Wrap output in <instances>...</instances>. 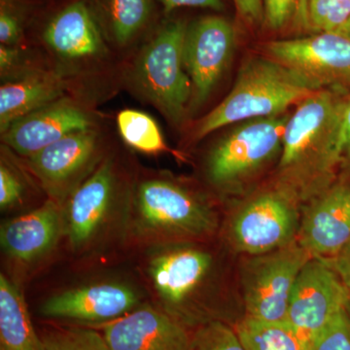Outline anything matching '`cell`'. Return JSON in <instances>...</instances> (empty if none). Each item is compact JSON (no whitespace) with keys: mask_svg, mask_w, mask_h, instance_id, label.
I'll list each match as a JSON object with an SVG mask.
<instances>
[{"mask_svg":"<svg viewBox=\"0 0 350 350\" xmlns=\"http://www.w3.org/2000/svg\"><path fill=\"white\" fill-rule=\"evenodd\" d=\"M317 91L312 82L275 59L250 57L239 69L229 94L200 120L195 139L231 124L284 114L288 107Z\"/></svg>","mask_w":350,"mask_h":350,"instance_id":"1","label":"cell"},{"mask_svg":"<svg viewBox=\"0 0 350 350\" xmlns=\"http://www.w3.org/2000/svg\"><path fill=\"white\" fill-rule=\"evenodd\" d=\"M126 228L137 241L152 244L200 238L213 232L211 207L185 188L160 177L144 179L131 194Z\"/></svg>","mask_w":350,"mask_h":350,"instance_id":"2","label":"cell"},{"mask_svg":"<svg viewBox=\"0 0 350 350\" xmlns=\"http://www.w3.org/2000/svg\"><path fill=\"white\" fill-rule=\"evenodd\" d=\"M187 25L174 21L154 34L135 59L131 83L137 94L180 125L190 108L193 86L184 64Z\"/></svg>","mask_w":350,"mask_h":350,"instance_id":"3","label":"cell"},{"mask_svg":"<svg viewBox=\"0 0 350 350\" xmlns=\"http://www.w3.org/2000/svg\"><path fill=\"white\" fill-rule=\"evenodd\" d=\"M130 202L114 162L103 160L63 206L70 250L80 255L98 250L117 223L128 222Z\"/></svg>","mask_w":350,"mask_h":350,"instance_id":"4","label":"cell"},{"mask_svg":"<svg viewBox=\"0 0 350 350\" xmlns=\"http://www.w3.org/2000/svg\"><path fill=\"white\" fill-rule=\"evenodd\" d=\"M345 98L321 89L299 103L283 133L280 167L290 170L317 160L322 169L338 163L337 144Z\"/></svg>","mask_w":350,"mask_h":350,"instance_id":"5","label":"cell"},{"mask_svg":"<svg viewBox=\"0 0 350 350\" xmlns=\"http://www.w3.org/2000/svg\"><path fill=\"white\" fill-rule=\"evenodd\" d=\"M312 258L300 243L292 241L246 262L243 285L247 317L262 321H287L295 282Z\"/></svg>","mask_w":350,"mask_h":350,"instance_id":"6","label":"cell"},{"mask_svg":"<svg viewBox=\"0 0 350 350\" xmlns=\"http://www.w3.org/2000/svg\"><path fill=\"white\" fill-rule=\"evenodd\" d=\"M288 115L246 121L209 153L206 172L214 185L227 186L254 172L282 147Z\"/></svg>","mask_w":350,"mask_h":350,"instance_id":"7","label":"cell"},{"mask_svg":"<svg viewBox=\"0 0 350 350\" xmlns=\"http://www.w3.org/2000/svg\"><path fill=\"white\" fill-rule=\"evenodd\" d=\"M25 159L49 199L61 206L103 161L94 129L69 135Z\"/></svg>","mask_w":350,"mask_h":350,"instance_id":"8","label":"cell"},{"mask_svg":"<svg viewBox=\"0 0 350 350\" xmlns=\"http://www.w3.org/2000/svg\"><path fill=\"white\" fill-rule=\"evenodd\" d=\"M268 57L296 71L319 90L350 85V38L320 32L304 38L269 41Z\"/></svg>","mask_w":350,"mask_h":350,"instance_id":"9","label":"cell"},{"mask_svg":"<svg viewBox=\"0 0 350 350\" xmlns=\"http://www.w3.org/2000/svg\"><path fill=\"white\" fill-rule=\"evenodd\" d=\"M350 292L337 273L321 259L312 258L301 269L288 306L287 321L306 344L340 310Z\"/></svg>","mask_w":350,"mask_h":350,"instance_id":"10","label":"cell"},{"mask_svg":"<svg viewBox=\"0 0 350 350\" xmlns=\"http://www.w3.org/2000/svg\"><path fill=\"white\" fill-rule=\"evenodd\" d=\"M234 43L236 31L225 18L208 16L187 27L184 64L193 86L190 109L208 100L227 68Z\"/></svg>","mask_w":350,"mask_h":350,"instance_id":"11","label":"cell"},{"mask_svg":"<svg viewBox=\"0 0 350 350\" xmlns=\"http://www.w3.org/2000/svg\"><path fill=\"white\" fill-rule=\"evenodd\" d=\"M213 267V256L190 246L158 245L149 255L147 273L165 312L176 317L177 310L199 289Z\"/></svg>","mask_w":350,"mask_h":350,"instance_id":"12","label":"cell"},{"mask_svg":"<svg viewBox=\"0 0 350 350\" xmlns=\"http://www.w3.org/2000/svg\"><path fill=\"white\" fill-rule=\"evenodd\" d=\"M298 219L285 197L266 194L247 204L234 218L232 239L237 250L247 254H266L293 241Z\"/></svg>","mask_w":350,"mask_h":350,"instance_id":"13","label":"cell"},{"mask_svg":"<svg viewBox=\"0 0 350 350\" xmlns=\"http://www.w3.org/2000/svg\"><path fill=\"white\" fill-rule=\"evenodd\" d=\"M101 325L110 350H194L184 323L152 306H137Z\"/></svg>","mask_w":350,"mask_h":350,"instance_id":"14","label":"cell"},{"mask_svg":"<svg viewBox=\"0 0 350 350\" xmlns=\"http://www.w3.org/2000/svg\"><path fill=\"white\" fill-rule=\"evenodd\" d=\"M139 301V294L131 285L98 282L51 296L39 312L49 319L105 324L137 308Z\"/></svg>","mask_w":350,"mask_h":350,"instance_id":"15","label":"cell"},{"mask_svg":"<svg viewBox=\"0 0 350 350\" xmlns=\"http://www.w3.org/2000/svg\"><path fill=\"white\" fill-rule=\"evenodd\" d=\"M93 125L84 109L62 98L14 122L1 133V138L6 147L29 158L62 138L93 129Z\"/></svg>","mask_w":350,"mask_h":350,"instance_id":"16","label":"cell"},{"mask_svg":"<svg viewBox=\"0 0 350 350\" xmlns=\"http://www.w3.org/2000/svg\"><path fill=\"white\" fill-rule=\"evenodd\" d=\"M63 236L64 207L51 199L19 217L3 221L0 227L4 254L24 266L49 256Z\"/></svg>","mask_w":350,"mask_h":350,"instance_id":"17","label":"cell"},{"mask_svg":"<svg viewBox=\"0 0 350 350\" xmlns=\"http://www.w3.org/2000/svg\"><path fill=\"white\" fill-rule=\"evenodd\" d=\"M43 39L51 52L66 63H91L107 54L96 18L84 1L73 2L53 17Z\"/></svg>","mask_w":350,"mask_h":350,"instance_id":"18","label":"cell"},{"mask_svg":"<svg viewBox=\"0 0 350 350\" xmlns=\"http://www.w3.org/2000/svg\"><path fill=\"white\" fill-rule=\"evenodd\" d=\"M350 241V186L337 185L306 213L300 230L301 247L310 256L330 259Z\"/></svg>","mask_w":350,"mask_h":350,"instance_id":"19","label":"cell"},{"mask_svg":"<svg viewBox=\"0 0 350 350\" xmlns=\"http://www.w3.org/2000/svg\"><path fill=\"white\" fill-rule=\"evenodd\" d=\"M66 82L55 71L33 69L0 88V131L59 98H64Z\"/></svg>","mask_w":350,"mask_h":350,"instance_id":"20","label":"cell"},{"mask_svg":"<svg viewBox=\"0 0 350 350\" xmlns=\"http://www.w3.org/2000/svg\"><path fill=\"white\" fill-rule=\"evenodd\" d=\"M0 350H42L22 292L3 273L0 275Z\"/></svg>","mask_w":350,"mask_h":350,"instance_id":"21","label":"cell"},{"mask_svg":"<svg viewBox=\"0 0 350 350\" xmlns=\"http://www.w3.org/2000/svg\"><path fill=\"white\" fill-rule=\"evenodd\" d=\"M244 350H308V344L288 321L247 317L236 328Z\"/></svg>","mask_w":350,"mask_h":350,"instance_id":"22","label":"cell"},{"mask_svg":"<svg viewBox=\"0 0 350 350\" xmlns=\"http://www.w3.org/2000/svg\"><path fill=\"white\" fill-rule=\"evenodd\" d=\"M151 0H107L105 25L107 38L124 47L133 40L150 19Z\"/></svg>","mask_w":350,"mask_h":350,"instance_id":"23","label":"cell"},{"mask_svg":"<svg viewBox=\"0 0 350 350\" xmlns=\"http://www.w3.org/2000/svg\"><path fill=\"white\" fill-rule=\"evenodd\" d=\"M117 126L124 142L135 150L152 155L170 150L158 124L146 113L123 110L117 116Z\"/></svg>","mask_w":350,"mask_h":350,"instance_id":"24","label":"cell"},{"mask_svg":"<svg viewBox=\"0 0 350 350\" xmlns=\"http://www.w3.org/2000/svg\"><path fill=\"white\" fill-rule=\"evenodd\" d=\"M42 350H110L105 337L85 328L59 329L41 337Z\"/></svg>","mask_w":350,"mask_h":350,"instance_id":"25","label":"cell"},{"mask_svg":"<svg viewBox=\"0 0 350 350\" xmlns=\"http://www.w3.org/2000/svg\"><path fill=\"white\" fill-rule=\"evenodd\" d=\"M264 21L269 29L280 31L288 25L310 27L308 0H262Z\"/></svg>","mask_w":350,"mask_h":350,"instance_id":"26","label":"cell"},{"mask_svg":"<svg viewBox=\"0 0 350 350\" xmlns=\"http://www.w3.org/2000/svg\"><path fill=\"white\" fill-rule=\"evenodd\" d=\"M310 27L335 32L350 17V0H308Z\"/></svg>","mask_w":350,"mask_h":350,"instance_id":"27","label":"cell"},{"mask_svg":"<svg viewBox=\"0 0 350 350\" xmlns=\"http://www.w3.org/2000/svg\"><path fill=\"white\" fill-rule=\"evenodd\" d=\"M194 350H244L238 333L223 322L202 324L193 336Z\"/></svg>","mask_w":350,"mask_h":350,"instance_id":"28","label":"cell"},{"mask_svg":"<svg viewBox=\"0 0 350 350\" xmlns=\"http://www.w3.org/2000/svg\"><path fill=\"white\" fill-rule=\"evenodd\" d=\"M308 350H350V315L347 308L313 336Z\"/></svg>","mask_w":350,"mask_h":350,"instance_id":"29","label":"cell"},{"mask_svg":"<svg viewBox=\"0 0 350 350\" xmlns=\"http://www.w3.org/2000/svg\"><path fill=\"white\" fill-rule=\"evenodd\" d=\"M25 183L19 172L12 167L3 154L0 163V207L2 211L15 208L22 204Z\"/></svg>","mask_w":350,"mask_h":350,"instance_id":"30","label":"cell"},{"mask_svg":"<svg viewBox=\"0 0 350 350\" xmlns=\"http://www.w3.org/2000/svg\"><path fill=\"white\" fill-rule=\"evenodd\" d=\"M19 13L8 0H1L0 9V42L1 45L17 47L23 38V25Z\"/></svg>","mask_w":350,"mask_h":350,"instance_id":"31","label":"cell"},{"mask_svg":"<svg viewBox=\"0 0 350 350\" xmlns=\"http://www.w3.org/2000/svg\"><path fill=\"white\" fill-rule=\"evenodd\" d=\"M31 68L25 59V54L17 47L1 45L0 47V72L2 79L5 78V82L16 79L25 73L33 70Z\"/></svg>","mask_w":350,"mask_h":350,"instance_id":"32","label":"cell"},{"mask_svg":"<svg viewBox=\"0 0 350 350\" xmlns=\"http://www.w3.org/2000/svg\"><path fill=\"white\" fill-rule=\"evenodd\" d=\"M338 163L350 167V98L345 100L337 144Z\"/></svg>","mask_w":350,"mask_h":350,"instance_id":"33","label":"cell"},{"mask_svg":"<svg viewBox=\"0 0 350 350\" xmlns=\"http://www.w3.org/2000/svg\"><path fill=\"white\" fill-rule=\"evenodd\" d=\"M321 260L337 273L350 292V241L336 256Z\"/></svg>","mask_w":350,"mask_h":350,"instance_id":"34","label":"cell"},{"mask_svg":"<svg viewBox=\"0 0 350 350\" xmlns=\"http://www.w3.org/2000/svg\"><path fill=\"white\" fill-rule=\"evenodd\" d=\"M238 12L250 24H258L264 21L262 0H234Z\"/></svg>","mask_w":350,"mask_h":350,"instance_id":"35","label":"cell"},{"mask_svg":"<svg viewBox=\"0 0 350 350\" xmlns=\"http://www.w3.org/2000/svg\"><path fill=\"white\" fill-rule=\"evenodd\" d=\"M162 3L165 13L172 12L180 7H197V8L213 9L221 11L224 8L221 0H159Z\"/></svg>","mask_w":350,"mask_h":350,"instance_id":"36","label":"cell"},{"mask_svg":"<svg viewBox=\"0 0 350 350\" xmlns=\"http://www.w3.org/2000/svg\"><path fill=\"white\" fill-rule=\"evenodd\" d=\"M336 33L342 34V36H347V38H350V17L347 22L345 23L340 29H338L337 31H335Z\"/></svg>","mask_w":350,"mask_h":350,"instance_id":"37","label":"cell"},{"mask_svg":"<svg viewBox=\"0 0 350 350\" xmlns=\"http://www.w3.org/2000/svg\"><path fill=\"white\" fill-rule=\"evenodd\" d=\"M347 312H349V315H350V300L349 301V304H347Z\"/></svg>","mask_w":350,"mask_h":350,"instance_id":"38","label":"cell"}]
</instances>
